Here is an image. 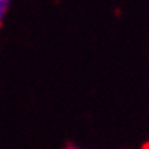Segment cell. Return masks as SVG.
Returning <instances> with one entry per match:
<instances>
[{
    "mask_svg": "<svg viewBox=\"0 0 149 149\" xmlns=\"http://www.w3.org/2000/svg\"><path fill=\"white\" fill-rule=\"evenodd\" d=\"M9 2H11V0H0V22H2V20L5 18L6 12H8Z\"/></svg>",
    "mask_w": 149,
    "mask_h": 149,
    "instance_id": "cell-1",
    "label": "cell"
},
{
    "mask_svg": "<svg viewBox=\"0 0 149 149\" xmlns=\"http://www.w3.org/2000/svg\"><path fill=\"white\" fill-rule=\"evenodd\" d=\"M67 149H81V148H76V146H70V148H67Z\"/></svg>",
    "mask_w": 149,
    "mask_h": 149,
    "instance_id": "cell-2",
    "label": "cell"
}]
</instances>
